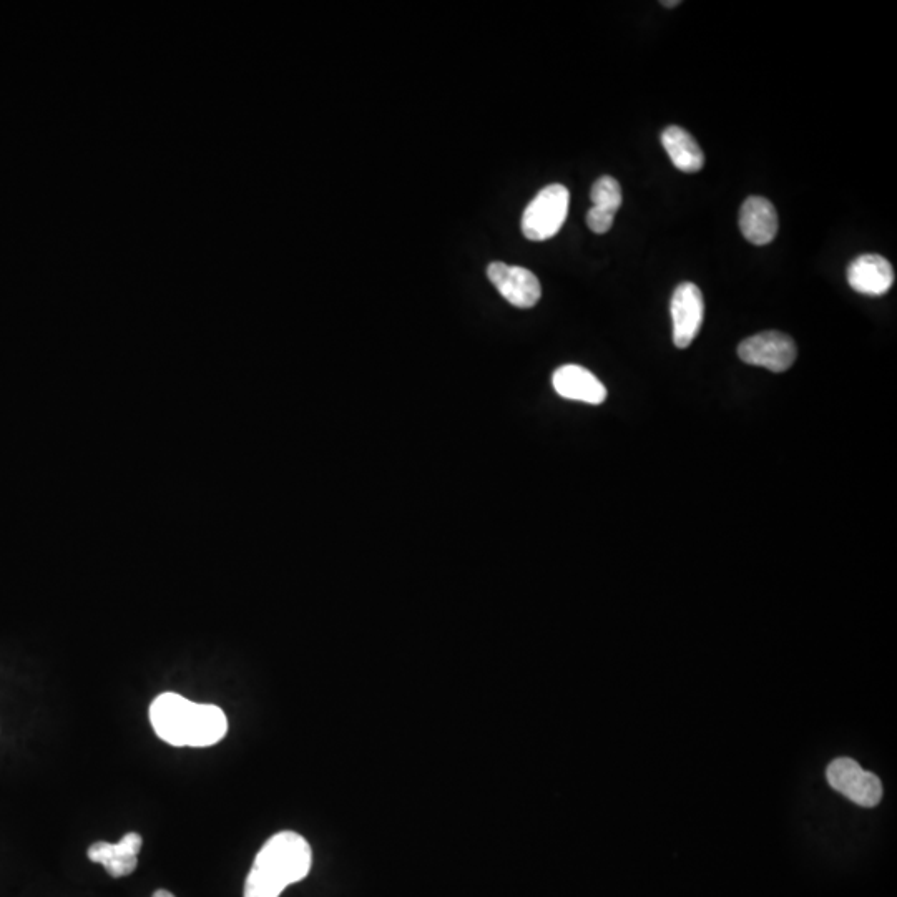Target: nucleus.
Here are the masks:
<instances>
[{"label": "nucleus", "instance_id": "obj_1", "mask_svg": "<svg viewBox=\"0 0 897 897\" xmlns=\"http://www.w3.org/2000/svg\"><path fill=\"white\" fill-rule=\"evenodd\" d=\"M150 723L168 745L206 748L220 743L228 731L225 711L193 703L178 693H163L150 706Z\"/></svg>", "mask_w": 897, "mask_h": 897}, {"label": "nucleus", "instance_id": "obj_2", "mask_svg": "<svg viewBox=\"0 0 897 897\" xmlns=\"http://www.w3.org/2000/svg\"><path fill=\"white\" fill-rule=\"evenodd\" d=\"M311 864L308 841L295 831H281L256 854L246 878L245 897H280L288 886L308 876Z\"/></svg>", "mask_w": 897, "mask_h": 897}, {"label": "nucleus", "instance_id": "obj_3", "mask_svg": "<svg viewBox=\"0 0 897 897\" xmlns=\"http://www.w3.org/2000/svg\"><path fill=\"white\" fill-rule=\"evenodd\" d=\"M570 193L564 185H549L530 201L522 216V233L532 241H545L559 233L569 213Z\"/></svg>", "mask_w": 897, "mask_h": 897}, {"label": "nucleus", "instance_id": "obj_4", "mask_svg": "<svg viewBox=\"0 0 897 897\" xmlns=\"http://www.w3.org/2000/svg\"><path fill=\"white\" fill-rule=\"evenodd\" d=\"M738 356L743 363L751 366L770 369L773 373H785L795 364L798 349L788 334L765 331L741 341Z\"/></svg>", "mask_w": 897, "mask_h": 897}, {"label": "nucleus", "instance_id": "obj_5", "mask_svg": "<svg viewBox=\"0 0 897 897\" xmlns=\"http://www.w3.org/2000/svg\"><path fill=\"white\" fill-rule=\"evenodd\" d=\"M826 778L834 790L863 808H874L883 798V785L878 776L864 771L851 758H838L826 770Z\"/></svg>", "mask_w": 897, "mask_h": 897}, {"label": "nucleus", "instance_id": "obj_6", "mask_svg": "<svg viewBox=\"0 0 897 897\" xmlns=\"http://www.w3.org/2000/svg\"><path fill=\"white\" fill-rule=\"evenodd\" d=\"M673 321V343L685 349L695 341L705 318V301L700 288L693 283L677 286L670 303Z\"/></svg>", "mask_w": 897, "mask_h": 897}, {"label": "nucleus", "instance_id": "obj_7", "mask_svg": "<svg viewBox=\"0 0 897 897\" xmlns=\"http://www.w3.org/2000/svg\"><path fill=\"white\" fill-rule=\"evenodd\" d=\"M487 276L494 283L500 295L517 308H532L539 303L542 288H540V281L532 271L520 268V266H509L500 261H494L487 268Z\"/></svg>", "mask_w": 897, "mask_h": 897}, {"label": "nucleus", "instance_id": "obj_8", "mask_svg": "<svg viewBox=\"0 0 897 897\" xmlns=\"http://www.w3.org/2000/svg\"><path fill=\"white\" fill-rule=\"evenodd\" d=\"M143 839L140 834L127 833L118 843L99 841L89 848L92 863L102 864L112 878H123L137 869L138 854L142 851Z\"/></svg>", "mask_w": 897, "mask_h": 897}, {"label": "nucleus", "instance_id": "obj_9", "mask_svg": "<svg viewBox=\"0 0 897 897\" xmlns=\"http://www.w3.org/2000/svg\"><path fill=\"white\" fill-rule=\"evenodd\" d=\"M552 386L560 398L598 406L607 399V389L589 369L577 364H565L552 376Z\"/></svg>", "mask_w": 897, "mask_h": 897}, {"label": "nucleus", "instance_id": "obj_10", "mask_svg": "<svg viewBox=\"0 0 897 897\" xmlns=\"http://www.w3.org/2000/svg\"><path fill=\"white\" fill-rule=\"evenodd\" d=\"M848 283L866 296H883L894 285V268L879 255H861L849 265Z\"/></svg>", "mask_w": 897, "mask_h": 897}, {"label": "nucleus", "instance_id": "obj_11", "mask_svg": "<svg viewBox=\"0 0 897 897\" xmlns=\"http://www.w3.org/2000/svg\"><path fill=\"white\" fill-rule=\"evenodd\" d=\"M741 233L756 246H765L775 240L778 233V213L770 200L750 197L740 211Z\"/></svg>", "mask_w": 897, "mask_h": 897}, {"label": "nucleus", "instance_id": "obj_12", "mask_svg": "<svg viewBox=\"0 0 897 897\" xmlns=\"http://www.w3.org/2000/svg\"><path fill=\"white\" fill-rule=\"evenodd\" d=\"M662 145L680 172L697 173L705 165V153L685 128L677 125L665 128L662 133Z\"/></svg>", "mask_w": 897, "mask_h": 897}, {"label": "nucleus", "instance_id": "obj_13", "mask_svg": "<svg viewBox=\"0 0 897 897\" xmlns=\"http://www.w3.org/2000/svg\"><path fill=\"white\" fill-rule=\"evenodd\" d=\"M590 198H592L594 208L615 215L618 208L622 206V187L613 177L598 178L592 187Z\"/></svg>", "mask_w": 897, "mask_h": 897}, {"label": "nucleus", "instance_id": "obj_14", "mask_svg": "<svg viewBox=\"0 0 897 897\" xmlns=\"http://www.w3.org/2000/svg\"><path fill=\"white\" fill-rule=\"evenodd\" d=\"M613 220H615V215L607 213V211L597 210L594 206L587 213V225L597 235L607 233L613 226Z\"/></svg>", "mask_w": 897, "mask_h": 897}, {"label": "nucleus", "instance_id": "obj_15", "mask_svg": "<svg viewBox=\"0 0 897 897\" xmlns=\"http://www.w3.org/2000/svg\"><path fill=\"white\" fill-rule=\"evenodd\" d=\"M152 897H175L170 891L167 889H158L157 893L153 894Z\"/></svg>", "mask_w": 897, "mask_h": 897}, {"label": "nucleus", "instance_id": "obj_16", "mask_svg": "<svg viewBox=\"0 0 897 897\" xmlns=\"http://www.w3.org/2000/svg\"><path fill=\"white\" fill-rule=\"evenodd\" d=\"M680 4H682L680 0H672V2H662V5H665V7H668V9H673V7H677V5Z\"/></svg>", "mask_w": 897, "mask_h": 897}]
</instances>
